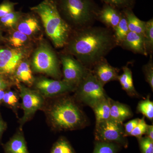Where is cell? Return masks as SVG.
Segmentation results:
<instances>
[{"instance_id": "6da1fadb", "label": "cell", "mask_w": 153, "mask_h": 153, "mask_svg": "<svg viewBox=\"0 0 153 153\" xmlns=\"http://www.w3.org/2000/svg\"><path fill=\"white\" fill-rule=\"evenodd\" d=\"M117 46L112 30L91 26L76 30L65 47L67 53L90 70Z\"/></svg>"}, {"instance_id": "7a4b0ae2", "label": "cell", "mask_w": 153, "mask_h": 153, "mask_svg": "<svg viewBox=\"0 0 153 153\" xmlns=\"http://www.w3.org/2000/svg\"><path fill=\"white\" fill-rule=\"evenodd\" d=\"M31 10L40 17L45 32L54 46L65 47L72 29L61 16L57 0H44Z\"/></svg>"}, {"instance_id": "3957f363", "label": "cell", "mask_w": 153, "mask_h": 153, "mask_svg": "<svg viewBox=\"0 0 153 153\" xmlns=\"http://www.w3.org/2000/svg\"><path fill=\"white\" fill-rule=\"evenodd\" d=\"M49 123L58 131L83 128L88 123L87 117L73 99L64 97L57 100L48 111Z\"/></svg>"}, {"instance_id": "277c9868", "label": "cell", "mask_w": 153, "mask_h": 153, "mask_svg": "<svg viewBox=\"0 0 153 153\" xmlns=\"http://www.w3.org/2000/svg\"><path fill=\"white\" fill-rule=\"evenodd\" d=\"M61 16L76 30L93 26L100 9L94 0H59Z\"/></svg>"}, {"instance_id": "5b68a950", "label": "cell", "mask_w": 153, "mask_h": 153, "mask_svg": "<svg viewBox=\"0 0 153 153\" xmlns=\"http://www.w3.org/2000/svg\"><path fill=\"white\" fill-rule=\"evenodd\" d=\"M76 100L91 108L107 97L104 86L93 75L90 69L75 89Z\"/></svg>"}, {"instance_id": "8992f818", "label": "cell", "mask_w": 153, "mask_h": 153, "mask_svg": "<svg viewBox=\"0 0 153 153\" xmlns=\"http://www.w3.org/2000/svg\"><path fill=\"white\" fill-rule=\"evenodd\" d=\"M32 65L36 72L47 74L57 79L61 77L57 55L47 44H42L36 49L33 55Z\"/></svg>"}, {"instance_id": "52a82bcc", "label": "cell", "mask_w": 153, "mask_h": 153, "mask_svg": "<svg viewBox=\"0 0 153 153\" xmlns=\"http://www.w3.org/2000/svg\"><path fill=\"white\" fill-rule=\"evenodd\" d=\"M94 136L96 141L114 143L122 147H128V140L124 136L123 124L111 119L96 123Z\"/></svg>"}, {"instance_id": "ba28073f", "label": "cell", "mask_w": 153, "mask_h": 153, "mask_svg": "<svg viewBox=\"0 0 153 153\" xmlns=\"http://www.w3.org/2000/svg\"><path fill=\"white\" fill-rule=\"evenodd\" d=\"M20 96L22 99L24 115L20 121V128L32 118L44 103V97L36 90H32L22 84H19Z\"/></svg>"}, {"instance_id": "9c48e42d", "label": "cell", "mask_w": 153, "mask_h": 153, "mask_svg": "<svg viewBox=\"0 0 153 153\" xmlns=\"http://www.w3.org/2000/svg\"><path fill=\"white\" fill-rule=\"evenodd\" d=\"M61 62L63 66V80L76 87L89 69L68 53L61 56Z\"/></svg>"}, {"instance_id": "30bf717a", "label": "cell", "mask_w": 153, "mask_h": 153, "mask_svg": "<svg viewBox=\"0 0 153 153\" xmlns=\"http://www.w3.org/2000/svg\"><path fill=\"white\" fill-rule=\"evenodd\" d=\"M35 88L44 97H52L75 91L76 87L64 80L38 78L34 81Z\"/></svg>"}, {"instance_id": "8fae6325", "label": "cell", "mask_w": 153, "mask_h": 153, "mask_svg": "<svg viewBox=\"0 0 153 153\" xmlns=\"http://www.w3.org/2000/svg\"><path fill=\"white\" fill-rule=\"evenodd\" d=\"M23 57L24 54L19 49H0V74H13Z\"/></svg>"}, {"instance_id": "7c38bea8", "label": "cell", "mask_w": 153, "mask_h": 153, "mask_svg": "<svg viewBox=\"0 0 153 153\" xmlns=\"http://www.w3.org/2000/svg\"><path fill=\"white\" fill-rule=\"evenodd\" d=\"M90 70L103 86L108 82L117 80L119 72L118 68L111 66L105 58L97 63Z\"/></svg>"}, {"instance_id": "4fadbf2b", "label": "cell", "mask_w": 153, "mask_h": 153, "mask_svg": "<svg viewBox=\"0 0 153 153\" xmlns=\"http://www.w3.org/2000/svg\"><path fill=\"white\" fill-rule=\"evenodd\" d=\"M122 12L114 7L104 4L100 9L97 20L103 23L106 27L113 31L120 22Z\"/></svg>"}, {"instance_id": "5bb4252c", "label": "cell", "mask_w": 153, "mask_h": 153, "mask_svg": "<svg viewBox=\"0 0 153 153\" xmlns=\"http://www.w3.org/2000/svg\"><path fill=\"white\" fill-rule=\"evenodd\" d=\"M120 46L135 54L148 55L145 48L143 36L137 33L129 31Z\"/></svg>"}, {"instance_id": "9a60e30c", "label": "cell", "mask_w": 153, "mask_h": 153, "mask_svg": "<svg viewBox=\"0 0 153 153\" xmlns=\"http://www.w3.org/2000/svg\"><path fill=\"white\" fill-rule=\"evenodd\" d=\"M110 119L123 124L126 120L131 117L133 113L127 105L115 101L110 99Z\"/></svg>"}, {"instance_id": "2e32d148", "label": "cell", "mask_w": 153, "mask_h": 153, "mask_svg": "<svg viewBox=\"0 0 153 153\" xmlns=\"http://www.w3.org/2000/svg\"><path fill=\"white\" fill-rule=\"evenodd\" d=\"M17 30L29 36L40 31L41 29L38 19L32 16H28L22 19L18 22Z\"/></svg>"}, {"instance_id": "e0dca14e", "label": "cell", "mask_w": 153, "mask_h": 153, "mask_svg": "<svg viewBox=\"0 0 153 153\" xmlns=\"http://www.w3.org/2000/svg\"><path fill=\"white\" fill-rule=\"evenodd\" d=\"M6 153H29L25 137L22 132L15 134L4 147Z\"/></svg>"}, {"instance_id": "ac0fdd59", "label": "cell", "mask_w": 153, "mask_h": 153, "mask_svg": "<svg viewBox=\"0 0 153 153\" xmlns=\"http://www.w3.org/2000/svg\"><path fill=\"white\" fill-rule=\"evenodd\" d=\"M123 71L122 74L119 75L117 79L123 89L130 96L138 97L139 94L134 86L131 70L127 66H125L123 67Z\"/></svg>"}, {"instance_id": "d6986e66", "label": "cell", "mask_w": 153, "mask_h": 153, "mask_svg": "<svg viewBox=\"0 0 153 153\" xmlns=\"http://www.w3.org/2000/svg\"><path fill=\"white\" fill-rule=\"evenodd\" d=\"M122 11L126 19L129 31L143 36L146 22L138 19L134 14L132 9H127Z\"/></svg>"}, {"instance_id": "ffe728a7", "label": "cell", "mask_w": 153, "mask_h": 153, "mask_svg": "<svg viewBox=\"0 0 153 153\" xmlns=\"http://www.w3.org/2000/svg\"><path fill=\"white\" fill-rule=\"evenodd\" d=\"M108 96L92 108L95 114L96 123L108 120L110 117V101Z\"/></svg>"}, {"instance_id": "44dd1931", "label": "cell", "mask_w": 153, "mask_h": 153, "mask_svg": "<svg viewBox=\"0 0 153 153\" xmlns=\"http://www.w3.org/2000/svg\"><path fill=\"white\" fill-rule=\"evenodd\" d=\"M15 76L19 81L29 85H33L35 79L32 74L29 63L26 61H21L15 71Z\"/></svg>"}, {"instance_id": "7402d4cb", "label": "cell", "mask_w": 153, "mask_h": 153, "mask_svg": "<svg viewBox=\"0 0 153 153\" xmlns=\"http://www.w3.org/2000/svg\"><path fill=\"white\" fill-rule=\"evenodd\" d=\"M122 16L120 22L113 31L117 44V46H120L121 44L127 35L128 33L129 32L126 19L122 11Z\"/></svg>"}, {"instance_id": "603a6c76", "label": "cell", "mask_w": 153, "mask_h": 153, "mask_svg": "<svg viewBox=\"0 0 153 153\" xmlns=\"http://www.w3.org/2000/svg\"><path fill=\"white\" fill-rule=\"evenodd\" d=\"M144 41L147 55H152L153 52V20L145 22Z\"/></svg>"}, {"instance_id": "cb8c5ba5", "label": "cell", "mask_w": 153, "mask_h": 153, "mask_svg": "<svg viewBox=\"0 0 153 153\" xmlns=\"http://www.w3.org/2000/svg\"><path fill=\"white\" fill-rule=\"evenodd\" d=\"M122 147L114 143L96 141L92 153H117Z\"/></svg>"}, {"instance_id": "d4e9b609", "label": "cell", "mask_w": 153, "mask_h": 153, "mask_svg": "<svg viewBox=\"0 0 153 153\" xmlns=\"http://www.w3.org/2000/svg\"><path fill=\"white\" fill-rule=\"evenodd\" d=\"M137 111L142 114L150 120H153V102L150 100L149 97L139 102L137 107Z\"/></svg>"}, {"instance_id": "484cf974", "label": "cell", "mask_w": 153, "mask_h": 153, "mask_svg": "<svg viewBox=\"0 0 153 153\" xmlns=\"http://www.w3.org/2000/svg\"><path fill=\"white\" fill-rule=\"evenodd\" d=\"M22 16L21 13L13 11L1 18L0 22L6 27L13 28L16 27Z\"/></svg>"}, {"instance_id": "4316f807", "label": "cell", "mask_w": 153, "mask_h": 153, "mask_svg": "<svg viewBox=\"0 0 153 153\" xmlns=\"http://www.w3.org/2000/svg\"><path fill=\"white\" fill-rule=\"evenodd\" d=\"M105 4L110 5L121 11L132 9L134 6L135 0H100Z\"/></svg>"}, {"instance_id": "83f0119b", "label": "cell", "mask_w": 153, "mask_h": 153, "mask_svg": "<svg viewBox=\"0 0 153 153\" xmlns=\"http://www.w3.org/2000/svg\"><path fill=\"white\" fill-rule=\"evenodd\" d=\"M51 153H75L69 142L65 139H60L52 147Z\"/></svg>"}, {"instance_id": "f1b7e54d", "label": "cell", "mask_w": 153, "mask_h": 153, "mask_svg": "<svg viewBox=\"0 0 153 153\" xmlns=\"http://www.w3.org/2000/svg\"><path fill=\"white\" fill-rule=\"evenodd\" d=\"M28 41V36L18 30L14 32L9 39L10 44L16 48L23 47Z\"/></svg>"}, {"instance_id": "f546056e", "label": "cell", "mask_w": 153, "mask_h": 153, "mask_svg": "<svg viewBox=\"0 0 153 153\" xmlns=\"http://www.w3.org/2000/svg\"><path fill=\"white\" fill-rule=\"evenodd\" d=\"M153 60L152 55H150L149 62L143 66V71L146 82L153 90Z\"/></svg>"}, {"instance_id": "4dcf8cb0", "label": "cell", "mask_w": 153, "mask_h": 153, "mask_svg": "<svg viewBox=\"0 0 153 153\" xmlns=\"http://www.w3.org/2000/svg\"><path fill=\"white\" fill-rule=\"evenodd\" d=\"M137 140L141 153H153V140L146 136Z\"/></svg>"}, {"instance_id": "1f68e13d", "label": "cell", "mask_w": 153, "mask_h": 153, "mask_svg": "<svg viewBox=\"0 0 153 153\" xmlns=\"http://www.w3.org/2000/svg\"><path fill=\"white\" fill-rule=\"evenodd\" d=\"M148 125L145 120V117L140 119L136 126L131 132L130 136L134 137L137 139L140 138L146 134Z\"/></svg>"}, {"instance_id": "d6a6232c", "label": "cell", "mask_w": 153, "mask_h": 153, "mask_svg": "<svg viewBox=\"0 0 153 153\" xmlns=\"http://www.w3.org/2000/svg\"><path fill=\"white\" fill-rule=\"evenodd\" d=\"M2 102L7 106L15 108L18 105L19 98L16 94L10 91L5 92Z\"/></svg>"}, {"instance_id": "836d02e7", "label": "cell", "mask_w": 153, "mask_h": 153, "mask_svg": "<svg viewBox=\"0 0 153 153\" xmlns=\"http://www.w3.org/2000/svg\"><path fill=\"white\" fill-rule=\"evenodd\" d=\"M16 3L12 2L8 0L4 1L0 4V19L7 14L14 11Z\"/></svg>"}, {"instance_id": "e575fe53", "label": "cell", "mask_w": 153, "mask_h": 153, "mask_svg": "<svg viewBox=\"0 0 153 153\" xmlns=\"http://www.w3.org/2000/svg\"><path fill=\"white\" fill-rule=\"evenodd\" d=\"M139 119V118L135 119L129 121L128 122L124 124V132L125 137H127L130 136L131 132L137 124Z\"/></svg>"}, {"instance_id": "d590c367", "label": "cell", "mask_w": 153, "mask_h": 153, "mask_svg": "<svg viewBox=\"0 0 153 153\" xmlns=\"http://www.w3.org/2000/svg\"><path fill=\"white\" fill-rule=\"evenodd\" d=\"M7 127V124L3 120L0 114V140L1 139L3 133Z\"/></svg>"}, {"instance_id": "8d00e7d4", "label": "cell", "mask_w": 153, "mask_h": 153, "mask_svg": "<svg viewBox=\"0 0 153 153\" xmlns=\"http://www.w3.org/2000/svg\"><path fill=\"white\" fill-rule=\"evenodd\" d=\"M146 136L153 140V126L148 125L146 131Z\"/></svg>"}, {"instance_id": "74e56055", "label": "cell", "mask_w": 153, "mask_h": 153, "mask_svg": "<svg viewBox=\"0 0 153 153\" xmlns=\"http://www.w3.org/2000/svg\"><path fill=\"white\" fill-rule=\"evenodd\" d=\"M8 83L4 77L0 76V90H4L8 87Z\"/></svg>"}, {"instance_id": "f35d334b", "label": "cell", "mask_w": 153, "mask_h": 153, "mask_svg": "<svg viewBox=\"0 0 153 153\" xmlns=\"http://www.w3.org/2000/svg\"><path fill=\"white\" fill-rule=\"evenodd\" d=\"M5 91L4 90H0V103L3 101V97L4 95Z\"/></svg>"}, {"instance_id": "ab89813d", "label": "cell", "mask_w": 153, "mask_h": 153, "mask_svg": "<svg viewBox=\"0 0 153 153\" xmlns=\"http://www.w3.org/2000/svg\"><path fill=\"white\" fill-rule=\"evenodd\" d=\"M0 35H1V33H0Z\"/></svg>"}]
</instances>
